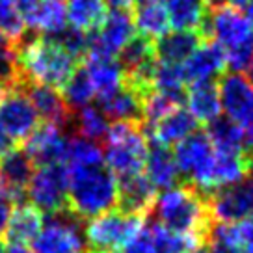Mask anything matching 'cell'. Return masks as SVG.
<instances>
[{"mask_svg": "<svg viewBox=\"0 0 253 253\" xmlns=\"http://www.w3.org/2000/svg\"><path fill=\"white\" fill-rule=\"evenodd\" d=\"M121 253H155V242H153V233L149 225H143L142 229L130 238Z\"/></svg>", "mask_w": 253, "mask_h": 253, "instance_id": "obj_37", "label": "cell"}, {"mask_svg": "<svg viewBox=\"0 0 253 253\" xmlns=\"http://www.w3.org/2000/svg\"><path fill=\"white\" fill-rule=\"evenodd\" d=\"M43 225V214L36 207L19 203L9 214L8 225L4 229V240L11 246H26L34 242Z\"/></svg>", "mask_w": 253, "mask_h": 253, "instance_id": "obj_24", "label": "cell"}, {"mask_svg": "<svg viewBox=\"0 0 253 253\" xmlns=\"http://www.w3.org/2000/svg\"><path fill=\"white\" fill-rule=\"evenodd\" d=\"M2 95H4V86L0 84V99H2Z\"/></svg>", "mask_w": 253, "mask_h": 253, "instance_id": "obj_50", "label": "cell"}, {"mask_svg": "<svg viewBox=\"0 0 253 253\" xmlns=\"http://www.w3.org/2000/svg\"><path fill=\"white\" fill-rule=\"evenodd\" d=\"M207 136L214 151L220 153H244V134L227 118H216L207 126Z\"/></svg>", "mask_w": 253, "mask_h": 253, "instance_id": "obj_30", "label": "cell"}, {"mask_svg": "<svg viewBox=\"0 0 253 253\" xmlns=\"http://www.w3.org/2000/svg\"><path fill=\"white\" fill-rule=\"evenodd\" d=\"M218 93L227 119L244 134L246 155L253 157V86L242 73H227L220 77Z\"/></svg>", "mask_w": 253, "mask_h": 253, "instance_id": "obj_7", "label": "cell"}, {"mask_svg": "<svg viewBox=\"0 0 253 253\" xmlns=\"http://www.w3.org/2000/svg\"><path fill=\"white\" fill-rule=\"evenodd\" d=\"M67 190L69 171L65 164H52L38 168V171H34L26 196L38 211L52 214L67 209Z\"/></svg>", "mask_w": 253, "mask_h": 253, "instance_id": "obj_9", "label": "cell"}, {"mask_svg": "<svg viewBox=\"0 0 253 253\" xmlns=\"http://www.w3.org/2000/svg\"><path fill=\"white\" fill-rule=\"evenodd\" d=\"M86 71L91 79V84L95 87V97L97 101L106 99L123 84L125 73L119 63L118 58H108V56H86Z\"/></svg>", "mask_w": 253, "mask_h": 253, "instance_id": "obj_22", "label": "cell"}, {"mask_svg": "<svg viewBox=\"0 0 253 253\" xmlns=\"http://www.w3.org/2000/svg\"><path fill=\"white\" fill-rule=\"evenodd\" d=\"M45 38H50L52 41H56L75 60L86 58L87 52H89V38H87V34L82 30H77L73 26H65L62 32H58L54 36H45Z\"/></svg>", "mask_w": 253, "mask_h": 253, "instance_id": "obj_36", "label": "cell"}, {"mask_svg": "<svg viewBox=\"0 0 253 253\" xmlns=\"http://www.w3.org/2000/svg\"><path fill=\"white\" fill-rule=\"evenodd\" d=\"M103 155L108 169L118 175V179L142 173L147 160V140L140 125L123 121L110 123Z\"/></svg>", "mask_w": 253, "mask_h": 253, "instance_id": "obj_5", "label": "cell"}, {"mask_svg": "<svg viewBox=\"0 0 253 253\" xmlns=\"http://www.w3.org/2000/svg\"><path fill=\"white\" fill-rule=\"evenodd\" d=\"M34 2L36 0H13V4L17 6V9L21 11V15H23V19L26 15H28V11L32 9V6H34Z\"/></svg>", "mask_w": 253, "mask_h": 253, "instance_id": "obj_41", "label": "cell"}, {"mask_svg": "<svg viewBox=\"0 0 253 253\" xmlns=\"http://www.w3.org/2000/svg\"><path fill=\"white\" fill-rule=\"evenodd\" d=\"M214 155V147L205 132H192L175 145L173 160L182 179V184L198 173Z\"/></svg>", "mask_w": 253, "mask_h": 253, "instance_id": "obj_17", "label": "cell"}, {"mask_svg": "<svg viewBox=\"0 0 253 253\" xmlns=\"http://www.w3.org/2000/svg\"><path fill=\"white\" fill-rule=\"evenodd\" d=\"M87 253H91V252H87Z\"/></svg>", "mask_w": 253, "mask_h": 253, "instance_id": "obj_51", "label": "cell"}, {"mask_svg": "<svg viewBox=\"0 0 253 253\" xmlns=\"http://www.w3.org/2000/svg\"><path fill=\"white\" fill-rule=\"evenodd\" d=\"M69 136L63 134L60 126L43 123L26 140H24V153L30 158L34 168L63 164L67 155Z\"/></svg>", "mask_w": 253, "mask_h": 253, "instance_id": "obj_13", "label": "cell"}, {"mask_svg": "<svg viewBox=\"0 0 253 253\" xmlns=\"http://www.w3.org/2000/svg\"><path fill=\"white\" fill-rule=\"evenodd\" d=\"M73 130H77V136L89 140V142H104L108 136V118L99 110V106H86L79 110L77 116H73Z\"/></svg>", "mask_w": 253, "mask_h": 253, "instance_id": "obj_31", "label": "cell"}, {"mask_svg": "<svg viewBox=\"0 0 253 253\" xmlns=\"http://www.w3.org/2000/svg\"><path fill=\"white\" fill-rule=\"evenodd\" d=\"M248 80H250V84L253 86V58H252V63L248 65Z\"/></svg>", "mask_w": 253, "mask_h": 253, "instance_id": "obj_46", "label": "cell"}, {"mask_svg": "<svg viewBox=\"0 0 253 253\" xmlns=\"http://www.w3.org/2000/svg\"><path fill=\"white\" fill-rule=\"evenodd\" d=\"M143 220L145 216L123 214L118 209L87 220L84 225L87 252L121 253L123 246L143 227Z\"/></svg>", "mask_w": 253, "mask_h": 253, "instance_id": "obj_6", "label": "cell"}, {"mask_svg": "<svg viewBox=\"0 0 253 253\" xmlns=\"http://www.w3.org/2000/svg\"><path fill=\"white\" fill-rule=\"evenodd\" d=\"M207 6H214V8H218V6H225V2L227 0H205Z\"/></svg>", "mask_w": 253, "mask_h": 253, "instance_id": "obj_45", "label": "cell"}, {"mask_svg": "<svg viewBox=\"0 0 253 253\" xmlns=\"http://www.w3.org/2000/svg\"><path fill=\"white\" fill-rule=\"evenodd\" d=\"M227 2H231V6H233V8H246V6H248V4H252L253 0H227Z\"/></svg>", "mask_w": 253, "mask_h": 253, "instance_id": "obj_43", "label": "cell"}, {"mask_svg": "<svg viewBox=\"0 0 253 253\" xmlns=\"http://www.w3.org/2000/svg\"><path fill=\"white\" fill-rule=\"evenodd\" d=\"M13 149H15V142H13L6 132L0 130V158L4 157V155H8L9 151H13Z\"/></svg>", "mask_w": 253, "mask_h": 253, "instance_id": "obj_40", "label": "cell"}, {"mask_svg": "<svg viewBox=\"0 0 253 253\" xmlns=\"http://www.w3.org/2000/svg\"><path fill=\"white\" fill-rule=\"evenodd\" d=\"M6 253H34V252L28 250L26 246H9V248H6Z\"/></svg>", "mask_w": 253, "mask_h": 253, "instance_id": "obj_42", "label": "cell"}, {"mask_svg": "<svg viewBox=\"0 0 253 253\" xmlns=\"http://www.w3.org/2000/svg\"><path fill=\"white\" fill-rule=\"evenodd\" d=\"M136 0H104L106 8H112V11H128L132 9Z\"/></svg>", "mask_w": 253, "mask_h": 253, "instance_id": "obj_39", "label": "cell"}, {"mask_svg": "<svg viewBox=\"0 0 253 253\" xmlns=\"http://www.w3.org/2000/svg\"><path fill=\"white\" fill-rule=\"evenodd\" d=\"M190 253H209V250H205V248H198V250H194V252Z\"/></svg>", "mask_w": 253, "mask_h": 253, "instance_id": "obj_49", "label": "cell"}, {"mask_svg": "<svg viewBox=\"0 0 253 253\" xmlns=\"http://www.w3.org/2000/svg\"><path fill=\"white\" fill-rule=\"evenodd\" d=\"M182 75L190 84L212 80L225 71V54L214 41H203L182 63Z\"/></svg>", "mask_w": 253, "mask_h": 253, "instance_id": "obj_20", "label": "cell"}, {"mask_svg": "<svg viewBox=\"0 0 253 253\" xmlns=\"http://www.w3.org/2000/svg\"><path fill=\"white\" fill-rule=\"evenodd\" d=\"M169 28L179 32H199L207 21L209 6L205 0H164Z\"/></svg>", "mask_w": 253, "mask_h": 253, "instance_id": "obj_28", "label": "cell"}, {"mask_svg": "<svg viewBox=\"0 0 253 253\" xmlns=\"http://www.w3.org/2000/svg\"><path fill=\"white\" fill-rule=\"evenodd\" d=\"M186 103L188 112L196 118L198 123H211L216 118H220V93H218V82L205 80L192 84L186 91Z\"/></svg>", "mask_w": 253, "mask_h": 253, "instance_id": "obj_27", "label": "cell"}, {"mask_svg": "<svg viewBox=\"0 0 253 253\" xmlns=\"http://www.w3.org/2000/svg\"><path fill=\"white\" fill-rule=\"evenodd\" d=\"M145 177L155 186V190H171L182 181L179 169L175 166L173 153L169 147H164L157 142L147 145V160H145Z\"/></svg>", "mask_w": 253, "mask_h": 253, "instance_id": "obj_21", "label": "cell"}, {"mask_svg": "<svg viewBox=\"0 0 253 253\" xmlns=\"http://www.w3.org/2000/svg\"><path fill=\"white\" fill-rule=\"evenodd\" d=\"M34 175V164L23 149H13L0 158V188L13 203H23Z\"/></svg>", "mask_w": 253, "mask_h": 253, "instance_id": "obj_16", "label": "cell"}, {"mask_svg": "<svg viewBox=\"0 0 253 253\" xmlns=\"http://www.w3.org/2000/svg\"><path fill=\"white\" fill-rule=\"evenodd\" d=\"M40 126V116L21 86L8 87L0 99V130L17 142L26 140Z\"/></svg>", "mask_w": 253, "mask_h": 253, "instance_id": "obj_10", "label": "cell"}, {"mask_svg": "<svg viewBox=\"0 0 253 253\" xmlns=\"http://www.w3.org/2000/svg\"><path fill=\"white\" fill-rule=\"evenodd\" d=\"M149 214L158 225L179 235L199 237L203 242H207V235L214 223L209 211V199L190 184L166 190L155 199Z\"/></svg>", "mask_w": 253, "mask_h": 253, "instance_id": "obj_1", "label": "cell"}, {"mask_svg": "<svg viewBox=\"0 0 253 253\" xmlns=\"http://www.w3.org/2000/svg\"><path fill=\"white\" fill-rule=\"evenodd\" d=\"M134 23L126 11H110L99 28L87 34L89 38V52L97 56H116L125 48V45L134 38Z\"/></svg>", "mask_w": 253, "mask_h": 253, "instance_id": "obj_11", "label": "cell"}, {"mask_svg": "<svg viewBox=\"0 0 253 253\" xmlns=\"http://www.w3.org/2000/svg\"><path fill=\"white\" fill-rule=\"evenodd\" d=\"M248 175H250V179H252V182H253V157H252V160H250V169H248Z\"/></svg>", "mask_w": 253, "mask_h": 253, "instance_id": "obj_48", "label": "cell"}, {"mask_svg": "<svg viewBox=\"0 0 253 253\" xmlns=\"http://www.w3.org/2000/svg\"><path fill=\"white\" fill-rule=\"evenodd\" d=\"M65 162H67V168L101 166L104 164V155L95 142L84 140L80 136H69Z\"/></svg>", "mask_w": 253, "mask_h": 253, "instance_id": "obj_34", "label": "cell"}, {"mask_svg": "<svg viewBox=\"0 0 253 253\" xmlns=\"http://www.w3.org/2000/svg\"><path fill=\"white\" fill-rule=\"evenodd\" d=\"M17 65L26 79L43 86L60 87L77 69V60L71 58L50 38H32L19 41L15 47Z\"/></svg>", "mask_w": 253, "mask_h": 253, "instance_id": "obj_4", "label": "cell"}, {"mask_svg": "<svg viewBox=\"0 0 253 253\" xmlns=\"http://www.w3.org/2000/svg\"><path fill=\"white\" fill-rule=\"evenodd\" d=\"M0 34L13 47L19 41L24 40L26 23H24L21 11L13 4V0H0Z\"/></svg>", "mask_w": 253, "mask_h": 253, "instance_id": "obj_35", "label": "cell"}, {"mask_svg": "<svg viewBox=\"0 0 253 253\" xmlns=\"http://www.w3.org/2000/svg\"><path fill=\"white\" fill-rule=\"evenodd\" d=\"M244 15L248 17V21H250V24H252V28H253V2L246 6V13H244Z\"/></svg>", "mask_w": 253, "mask_h": 253, "instance_id": "obj_44", "label": "cell"}, {"mask_svg": "<svg viewBox=\"0 0 253 253\" xmlns=\"http://www.w3.org/2000/svg\"><path fill=\"white\" fill-rule=\"evenodd\" d=\"M67 209L82 221L110 212L118 205V179L104 164L89 168H67Z\"/></svg>", "mask_w": 253, "mask_h": 253, "instance_id": "obj_3", "label": "cell"}, {"mask_svg": "<svg viewBox=\"0 0 253 253\" xmlns=\"http://www.w3.org/2000/svg\"><path fill=\"white\" fill-rule=\"evenodd\" d=\"M62 97L73 114L75 110H82V108L89 106L91 99L95 97V87L91 84L86 67H77L73 71V75L62 86Z\"/></svg>", "mask_w": 253, "mask_h": 253, "instance_id": "obj_32", "label": "cell"}, {"mask_svg": "<svg viewBox=\"0 0 253 253\" xmlns=\"http://www.w3.org/2000/svg\"><path fill=\"white\" fill-rule=\"evenodd\" d=\"M9 45H11V43H9V41L6 40L2 34H0V48H2V47H9ZM11 47H13V45H11Z\"/></svg>", "mask_w": 253, "mask_h": 253, "instance_id": "obj_47", "label": "cell"}, {"mask_svg": "<svg viewBox=\"0 0 253 253\" xmlns=\"http://www.w3.org/2000/svg\"><path fill=\"white\" fill-rule=\"evenodd\" d=\"M132 23L140 36L147 40H160L169 32V19H168L164 0H136Z\"/></svg>", "mask_w": 253, "mask_h": 253, "instance_id": "obj_25", "label": "cell"}, {"mask_svg": "<svg viewBox=\"0 0 253 253\" xmlns=\"http://www.w3.org/2000/svg\"><path fill=\"white\" fill-rule=\"evenodd\" d=\"M203 41L205 40L199 32H168L155 41V58L160 63L182 65Z\"/></svg>", "mask_w": 253, "mask_h": 253, "instance_id": "obj_23", "label": "cell"}, {"mask_svg": "<svg viewBox=\"0 0 253 253\" xmlns=\"http://www.w3.org/2000/svg\"><path fill=\"white\" fill-rule=\"evenodd\" d=\"M205 41H214L225 54V65L231 73L248 69L253 58V28L244 11L233 6L214 8L201 28Z\"/></svg>", "mask_w": 253, "mask_h": 253, "instance_id": "obj_2", "label": "cell"}, {"mask_svg": "<svg viewBox=\"0 0 253 253\" xmlns=\"http://www.w3.org/2000/svg\"><path fill=\"white\" fill-rule=\"evenodd\" d=\"M157 190L142 173L118 179V209L123 214L147 216L157 199Z\"/></svg>", "mask_w": 253, "mask_h": 253, "instance_id": "obj_19", "label": "cell"}, {"mask_svg": "<svg viewBox=\"0 0 253 253\" xmlns=\"http://www.w3.org/2000/svg\"><path fill=\"white\" fill-rule=\"evenodd\" d=\"M34 253H87L84 221L63 209L45 216V227L34 238Z\"/></svg>", "mask_w": 253, "mask_h": 253, "instance_id": "obj_8", "label": "cell"}, {"mask_svg": "<svg viewBox=\"0 0 253 253\" xmlns=\"http://www.w3.org/2000/svg\"><path fill=\"white\" fill-rule=\"evenodd\" d=\"M26 28L41 32L43 36H54L67 26L65 0H36L28 15L24 17Z\"/></svg>", "mask_w": 253, "mask_h": 253, "instance_id": "obj_26", "label": "cell"}, {"mask_svg": "<svg viewBox=\"0 0 253 253\" xmlns=\"http://www.w3.org/2000/svg\"><path fill=\"white\" fill-rule=\"evenodd\" d=\"M140 128H142L145 140L169 147V145H177L179 142H182L192 132H196L198 121L188 112V108L179 106L166 114L164 118H160L151 126H140Z\"/></svg>", "mask_w": 253, "mask_h": 253, "instance_id": "obj_15", "label": "cell"}, {"mask_svg": "<svg viewBox=\"0 0 253 253\" xmlns=\"http://www.w3.org/2000/svg\"><path fill=\"white\" fill-rule=\"evenodd\" d=\"M11 205H13V201L9 199V196L4 190L0 188V235L4 233L6 225H8L9 214H11Z\"/></svg>", "mask_w": 253, "mask_h": 253, "instance_id": "obj_38", "label": "cell"}, {"mask_svg": "<svg viewBox=\"0 0 253 253\" xmlns=\"http://www.w3.org/2000/svg\"><path fill=\"white\" fill-rule=\"evenodd\" d=\"M143 99H145V95L142 91H138L134 86L126 84L123 80V84L114 93L99 101V110L108 119H114V123L123 121V123L142 125Z\"/></svg>", "mask_w": 253, "mask_h": 253, "instance_id": "obj_18", "label": "cell"}, {"mask_svg": "<svg viewBox=\"0 0 253 253\" xmlns=\"http://www.w3.org/2000/svg\"><path fill=\"white\" fill-rule=\"evenodd\" d=\"M15 84L23 87V91L28 95V99H30V103L34 104L38 116L45 119V123L56 125V126H60V128L71 125L75 114L69 110V106L63 101L62 93H60L56 87L30 82L26 77H23V79L19 80V82H15ZM15 84H13V86H15Z\"/></svg>", "mask_w": 253, "mask_h": 253, "instance_id": "obj_14", "label": "cell"}, {"mask_svg": "<svg viewBox=\"0 0 253 253\" xmlns=\"http://www.w3.org/2000/svg\"><path fill=\"white\" fill-rule=\"evenodd\" d=\"M155 242V253H190L205 244L199 237L192 235H179L173 231L158 225L157 221L149 223Z\"/></svg>", "mask_w": 253, "mask_h": 253, "instance_id": "obj_33", "label": "cell"}, {"mask_svg": "<svg viewBox=\"0 0 253 253\" xmlns=\"http://www.w3.org/2000/svg\"><path fill=\"white\" fill-rule=\"evenodd\" d=\"M65 6H67V23L73 28L86 34L99 28V24L103 23L108 13L104 0H65Z\"/></svg>", "mask_w": 253, "mask_h": 253, "instance_id": "obj_29", "label": "cell"}, {"mask_svg": "<svg viewBox=\"0 0 253 253\" xmlns=\"http://www.w3.org/2000/svg\"><path fill=\"white\" fill-rule=\"evenodd\" d=\"M209 211L212 221L237 223L253 218V182H238L218 190L209 198Z\"/></svg>", "mask_w": 253, "mask_h": 253, "instance_id": "obj_12", "label": "cell"}]
</instances>
